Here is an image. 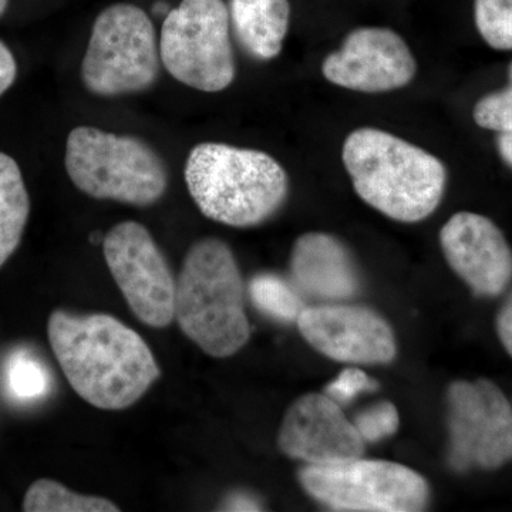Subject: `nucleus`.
<instances>
[{
    "mask_svg": "<svg viewBox=\"0 0 512 512\" xmlns=\"http://www.w3.org/2000/svg\"><path fill=\"white\" fill-rule=\"evenodd\" d=\"M47 335L67 382L97 409L133 406L160 377L144 339L106 313L53 312Z\"/></svg>",
    "mask_w": 512,
    "mask_h": 512,
    "instance_id": "f257e3e1",
    "label": "nucleus"
},
{
    "mask_svg": "<svg viewBox=\"0 0 512 512\" xmlns=\"http://www.w3.org/2000/svg\"><path fill=\"white\" fill-rule=\"evenodd\" d=\"M342 160L360 200L393 221L426 220L446 192L447 170L439 158L380 128L352 131Z\"/></svg>",
    "mask_w": 512,
    "mask_h": 512,
    "instance_id": "f03ea898",
    "label": "nucleus"
},
{
    "mask_svg": "<svg viewBox=\"0 0 512 512\" xmlns=\"http://www.w3.org/2000/svg\"><path fill=\"white\" fill-rule=\"evenodd\" d=\"M184 177L202 215L228 227L264 224L288 200L285 168L264 151L251 148L197 144L188 154Z\"/></svg>",
    "mask_w": 512,
    "mask_h": 512,
    "instance_id": "7ed1b4c3",
    "label": "nucleus"
},
{
    "mask_svg": "<svg viewBox=\"0 0 512 512\" xmlns=\"http://www.w3.org/2000/svg\"><path fill=\"white\" fill-rule=\"evenodd\" d=\"M175 320L207 355L234 356L251 338L244 279L234 252L218 238L194 242L175 292Z\"/></svg>",
    "mask_w": 512,
    "mask_h": 512,
    "instance_id": "20e7f679",
    "label": "nucleus"
},
{
    "mask_svg": "<svg viewBox=\"0 0 512 512\" xmlns=\"http://www.w3.org/2000/svg\"><path fill=\"white\" fill-rule=\"evenodd\" d=\"M64 167L74 187L96 200L151 207L168 188L167 165L150 144L96 127L70 131Z\"/></svg>",
    "mask_w": 512,
    "mask_h": 512,
    "instance_id": "39448f33",
    "label": "nucleus"
},
{
    "mask_svg": "<svg viewBox=\"0 0 512 512\" xmlns=\"http://www.w3.org/2000/svg\"><path fill=\"white\" fill-rule=\"evenodd\" d=\"M160 63L156 28L146 10L114 3L94 20L80 76L96 96H124L153 87Z\"/></svg>",
    "mask_w": 512,
    "mask_h": 512,
    "instance_id": "423d86ee",
    "label": "nucleus"
},
{
    "mask_svg": "<svg viewBox=\"0 0 512 512\" xmlns=\"http://www.w3.org/2000/svg\"><path fill=\"white\" fill-rule=\"evenodd\" d=\"M165 70L184 86L218 93L235 80L231 20L224 0H181L165 16L160 35Z\"/></svg>",
    "mask_w": 512,
    "mask_h": 512,
    "instance_id": "0eeeda50",
    "label": "nucleus"
},
{
    "mask_svg": "<svg viewBox=\"0 0 512 512\" xmlns=\"http://www.w3.org/2000/svg\"><path fill=\"white\" fill-rule=\"evenodd\" d=\"M305 493L339 512H420L431 500L430 484L413 468L386 460L353 458L332 466H303Z\"/></svg>",
    "mask_w": 512,
    "mask_h": 512,
    "instance_id": "6e6552de",
    "label": "nucleus"
},
{
    "mask_svg": "<svg viewBox=\"0 0 512 512\" xmlns=\"http://www.w3.org/2000/svg\"><path fill=\"white\" fill-rule=\"evenodd\" d=\"M448 467L454 473L497 470L512 460V404L490 380L448 386Z\"/></svg>",
    "mask_w": 512,
    "mask_h": 512,
    "instance_id": "1a4fd4ad",
    "label": "nucleus"
},
{
    "mask_svg": "<svg viewBox=\"0 0 512 512\" xmlns=\"http://www.w3.org/2000/svg\"><path fill=\"white\" fill-rule=\"evenodd\" d=\"M107 266L131 311L150 328L175 320V281L150 231L136 221L114 225L103 239Z\"/></svg>",
    "mask_w": 512,
    "mask_h": 512,
    "instance_id": "9d476101",
    "label": "nucleus"
},
{
    "mask_svg": "<svg viewBox=\"0 0 512 512\" xmlns=\"http://www.w3.org/2000/svg\"><path fill=\"white\" fill-rule=\"evenodd\" d=\"M295 325L306 343L335 362L387 365L397 356L392 325L369 306L349 302L306 305Z\"/></svg>",
    "mask_w": 512,
    "mask_h": 512,
    "instance_id": "9b49d317",
    "label": "nucleus"
},
{
    "mask_svg": "<svg viewBox=\"0 0 512 512\" xmlns=\"http://www.w3.org/2000/svg\"><path fill=\"white\" fill-rule=\"evenodd\" d=\"M417 63L402 36L387 28H359L346 36L338 52L323 60L329 83L352 92L376 94L412 83Z\"/></svg>",
    "mask_w": 512,
    "mask_h": 512,
    "instance_id": "f8f14e48",
    "label": "nucleus"
},
{
    "mask_svg": "<svg viewBox=\"0 0 512 512\" xmlns=\"http://www.w3.org/2000/svg\"><path fill=\"white\" fill-rule=\"evenodd\" d=\"M286 457L305 466H332L365 456L366 443L342 406L326 393H306L286 410L278 433Z\"/></svg>",
    "mask_w": 512,
    "mask_h": 512,
    "instance_id": "ddd939ff",
    "label": "nucleus"
},
{
    "mask_svg": "<svg viewBox=\"0 0 512 512\" xmlns=\"http://www.w3.org/2000/svg\"><path fill=\"white\" fill-rule=\"evenodd\" d=\"M450 268L478 296H497L512 279V251L493 221L474 212H457L440 231Z\"/></svg>",
    "mask_w": 512,
    "mask_h": 512,
    "instance_id": "4468645a",
    "label": "nucleus"
},
{
    "mask_svg": "<svg viewBox=\"0 0 512 512\" xmlns=\"http://www.w3.org/2000/svg\"><path fill=\"white\" fill-rule=\"evenodd\" d=\"M289 274L303 298L319 303L350 302L362 291V278L346 245L325 232L296 239Z\"/></svg>",
    "mask_w": 512,
    "mask_h": 512,
    "instance_id": "2eb2a0df",
    "label": "nucleus"
},
{
    "mask_svg": "<svg viewBox=\"0 0 512 512\" xmlns=\"http://www.w3.org/2000/svg\"><path fill=\"white\" fill-rule=\"evenodd\" d=\"M229 20L239 45L256 60L282 52L291 23L289 0H229Z\"/></svg>",
    "mask_w": 512,
    "mask_h": 512,
    "instance_id": "dca6fc26",
    "label": "nucleus"
},
{
    "mask_svg": "<svg viewBox=\"0 0 512 512\" xmlns=\"http://www.w3.org/2000/svg\"><path fill=\"white\" fill-rule=\"evenodd\" d=\"M30 198L18 163L0 151V268L18 249L28 224Z\"/></svg>",
    "mask_w": 512,
    "mask_h": 512,
    "instance_id": "f3484780",
    "label": "nucleus"
},
{
    "mask_svg": "<svg viewBox=\"0 0 512 512\" xmlns=\"http://www.w3.org/2000/svg\"><path fill=\"white\" fill-rule=\"evenodd\" d=\"M248 295L259 312L278 322L296 323L306 308L302 293L295 288L291 279L271 272L255 275L249 282Z\"/></svg>",
    "mask_w": 512,
    "mask_h": 512,
    "instance_id": "a211bd4d",
    "label": "nucleus"
},
{
    "mask_svg": "<svg viewBox=\"0 0 512 512\" xmlns=\"http://www.w3.org/2000/svg\"><path fill=\"white\" fill-rule=\"evenodd\" d=\"M28 512H117L113 501L94 495L73 493L53 480H39L30 485L23 501Z\"/></svg>",
    "mask_w": 512,
    "mask_h": 512,
    "instance_id": "6ab92c4d",
    "label": "nucleus"
},
{
    "mask_svg": "<svg viewBox=\"0 0 512 512\" xmlns=\"http://www.w3.org/2000/svg\"><path fill=\"white\" fill-rule=\"evenodd\" d=\"M6 390L18 402H35L50 390L49 370L26 350H18L9 357L5 369Z\"/></svg>",
    "mask_w": 512,
    "mask_h": 512,
    "instance_id": "aec40b11",
    "label": "nucleus"
},
{
    "mask_svg": "<svg viewBox=\"0 0 512 512\" xmlns=\"http://www.w3.org/2000/svg\"><path fill=\"white\" fill-rule=\"evenodd\" d=\"M481 37L497 50H512V0H474Z\"/></svg>",
    "mask_w": 512,
    "mask_h": 512,
    "instance_id": "412c9836",
    "label": "nucleus"
},
{
    "mask_svg": "<svg viewBox=\"0 0 512 512\" xmlns=\"http://www.w3.org/2000/svg\"><path fill=\"white\" fill-rule=\"evenodd\" d=\"M353 424L366 444L380 443L399 430V410L392 402L382 400L357 414Z\"/></svg>",
    "mask_w": 512,
    "mask_h": 512,
    "instance_id": "4be33fe9",
    "label": "nucleus"
},
{
    "mask_svg": "<svg viewBox=\"0 0 512 512\" xmlns=\"http://www.w3.org/2000/svg\"><path fill=\"white\" fill-rule=\"evenodd\" d=\"M474 121L487 130L512 133V87L488 94L474 107Z\"/></svg>",
    "mask_w": 512,
    "mask_h": 512,
    "instance_id": "5701e85b",
    "label": "nucleus"
},
{
    "mask_svg": "<svg viewBox=\"0 0 512 512\" xmlns=\"http://www.w3.org/2000/svg\"><path fill=\"white\" fill-rule=\"evenodd\" d=\"M379 389L376 379L363 372L360 367H346L335 379L330 380L323 393L335 400L340 406L350 404L362 394L375 392Z\"/></svg>",
    "mask_w": 512,
    "mask_h": 512,
    "instance_id": "b1692460",
    "label": "nucleus"
},
{
    "mask_svg": "<svg viewBox=\"0 0 512 512\" xmlns=\"http://www.w3.org/2000/svg\"><path fill=\"white\" fill-rule=\"evenodd\" d=\"M18 76V64L8 46L0 40V96L8 92Z\"/></svg>",
    "mask_w": 512,
    "mask_h": 512,
    "instance_id": "393cba45",
    "label": "nucleus"
},
{
    "mask_svg": "<svg viewBox=\"0 0 512 512\" xmlns=\"http://www.w3.org/2000/svg\"><path fill=\"white\" fill-rule=\"evenodd\" d=\"M497 332L504 348L512 356V293L498 313Z\"/></svg>",
    "mask_w": 512,
    "mask_h": 512,
    "instance_id": "a878e982",
    "label": "nucleus"
},
{
    "mask_svg": "<svg viewBox=\"0 0 512 512\" xmlns=\"http://www.w3.org/2000/svg\"><path fill=\"white\" fill-rule=\"evenodd\" d=\"M224 510L227 511H261L262 504L255 495H251L248 493H242V491H237V493L228 495L225 503L222 504Z\"/></svg>",
    "mask_w": 512,
    "mask_h": 512,
    "instance_id": "bb28decb",
    "label": "nucleus"
},
{
    "mask_svg": "<svg viewBox=\"0 0 512 512\" xmlns=\"http://www.w3.org/2000/svg\"><path fill=\"white\" fill-rule=\"evenodd\" d=\"M498 150L505 163L512 167V133L501 134L498 138Z\"/></svg>",
    "mask_w": 512,
    "mask_h": 512,
    "instance_id": "cd10ccee",
    "label": "nucleus"
},
{
    "mask_svg": "<svg viewBox=\"0 0 512 512\" xmlns=\"http://www.w3.org/2000/svg\"><path fill=\"white\" fill-rule=\"evenodd\" d=\"M9 0H0V18L5 15L6 9H8Z\"/></svg>",
    "mask_w": 512,
    "mask_h": 512,
    "instance_id": "c85d7f7f",
    "label": "nucleus"
},
{
    "mask_svg": "<svg viewBox=\"0 0 512 512\" xmlns=\"http://www.w3.org/2000/svg\"><path fill=\"white\" fill-rule=\"evenodd\" d=\"M510 80H511L510 86L512 87V63L510 64Z\"/></svg>",
    "mask_w": 512,
    "mask_h": 512,
    "instance_id": "c756f323",
    "label": "nucleus"
}]
</instances>
